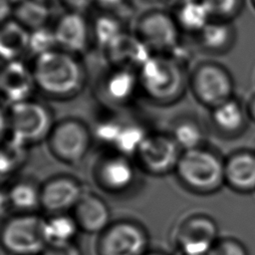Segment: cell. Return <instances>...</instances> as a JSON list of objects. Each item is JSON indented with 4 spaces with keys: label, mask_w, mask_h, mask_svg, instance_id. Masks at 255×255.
Here are the masks:
<instances>
[{
    "label": "cell",
    "mask_w": 255,
    "mask_h": 255,
    "mask_svg": "<svg viewBox=\"0 0 255 255\" xmlns=\"http://www.w3.org/2000/svg\"><path fill=\"white\" fill-rule=\"evenodd\" d=\"M30 67L36 90L52 100L76 97L87 82V71L80 57L59 48L33 58Z\"/></svg>",
    "instance_id": "cell-1"
},
{
    "label": "cell",
    "mask_w": 255,
    "mask_h": 255,
    "mask_svg": "<svg viewBox=\"0 0 255 255\" xmlns=\"http://www.w3.org/2000/svg\"><path fill=\"white\" fill-rule=\"evenodd\" d=\"M188 73L167 55L152 54L137 71L139 92L151 103L169 106L188 89Z\"/></svg>",
    "instance_id": "cell-2"
},
{
    "label": "cell",
    "mask_w": 255,
    "mask_h": 255,
    "mask_svg": "<svg viewBox=\"0 0 255 255\" xmlns=\"http://www.w3.org/2000/svg\"><path fill=\"white\" fill-rule=\"evenodd\" d=\"M174 171L185 187L197 193H212L225 184V160L204 146L182 151Z\"/></svg>",
    "instance_id": "cell-3"
},
{
    "label": "cell",
    "mask_w": 255,
    "mask_h": 255,
    "mask_svg": "<svg viewBox=\"0 0 255 255\" xmlns=\"http://www.w3.org/2000/svg\"><path fill=\"white\" fill-rule=\"evenodd\" d=\"M5 125L7 137L28 146L48 138L54 123L49 107L29 99L6 106L2 113V126Z\"/></svg>",
    "instance_id": "cell-4"
},
{
    "label": "cell",
    "mask_w": 255,
    "mask_h": 255,
    "mask_svg": "<svg viewBox=\"0 0 255 255\" xmlns=\"http://www.w3.org/2000/svg\"><path fill=\"white\" fill-rule=\"evenodd\" d=\"M45 218L35 213H18L7 218L1 230V242L11 255H41L47 246Z\"/></svg>",
    "instance_id": "cell-5"
},
{
    "label": "cell",
    "mask_w": 255,
    "mask_h": 255,
    "mask_svg": "<svg viewBox=\"0 0 255 255\" xmlns=\"http://www.w3.org/2000/svg\"><path fill=\"white\" fill-rule=\"evenodd\" d=\"M132 33L152 54H168L181 40V31L171 12L149 8L136 16Z\"/></svg>",
    "instance_id": "cell-6"
},
{
    "label": "cell",
    "mask_w": 255,
    "mask_h": 255,
    "mask_svg": "<svg viewBox=\"0 0 255 255\" xmlns=\"http://www.w3.org/2000/svg\"><path fill=\"white\" fill-rule=\"evenodd\" d=\"M187 83L194 99L210 109L231 99V78L226 70L216 63H197L189 69Z\"/></svg>",
    "instance_id": "cell-7"
},
{
    "label": "cell",
    "mask_w": 255,
    "mask_h": 255,
    "mask_svg": "<svg viewBox=\"0 0 255 255\" xmlns=\"http://www.w3.org/2000/svg\"><path fill=\"white\" fill-rule=\"evenodd\" d=\"M93 132L88 126L76 118H66L54 124L48 136L51 152L66 163L80 162L88 153Z\"/></svg>",
    "instance_id": "cell-8"
},
{
    "label": "cell",
    "mask_w": 255,
    "mask_h": 255,
    "mask_svg": "<svg viewBox=\"0 0 255 255\" xmlns=\"http://www.w3.org/2000/svg\"><path fill=\"white\" fill-rule=\"evenodd\" d=\"M148 235L142 225L131 220L111 223L99 236V255H144L147 252Z\"/></svg>",
    "instance_id": "cell-9"
},
{
    "label": "cell",
    "mask_w": 255,
    "mask_h": 255,
    "mask_svg": "<svg viewBox=\"0 0 255 255\" xmlns=\"http://www.w3.org/2000/svg\"><path fill=\"white\" fill-rule=\"evenodd\" d=\"M181 153V148L170 132H148L135 157L144 171L163 175L175 170Z\"/></svg>",
    "instance_id": "cell-10"
},
{
    "label": "cell",
    "mask_w": 255,
    "mask_h": 255,
    "mask_svg": "<svg viewBox=\"0 0 255 255\" xmlns=\"http://www.w3.org/2000/svg\"><path fill=\"white\" fill-rule=\"evenodd\" d=\"M218 226L206 214L185 217L176 228L174 239L182 255H207L220 238Z\"/></svg>",
    "instance_id": "cell-11"
},
{
    "label": "cell",
    "mask_w": 255,
    "mask_h": 255,
    "mask_svg": "<svg viewBox=\"0 0 255 255\" xmlns=\"http://www.w3.org/2000/svg\"><path fill=\"white\" fill-rule=\"evenodd\" d=\"M53 30L58 48L79 57L89 50L93 42L91 23L81 12L65 11L57 18Z\"/></svg>",
    "instance_id": "cell-12"
},
{
    "label": "cell",
    "mask_w": 255,
    "mask_h": 255,
    "mask_svg": "<svg viewBox=\"0 0 255 255\" xmlns=\"http://www.w3.org/2000/svg\"><path fill=\"white\" fill-rule=\"evenodd\" d=\"M85 191L76 178L59 175L41 186V207L50 214L68 213L76 207Z\"/></svg>",
    "instance_id": "cell-13"
},
{
    "label": "cell",
    "mask_w": 255,
    "mask_h": 255,
    "mask_svg": "<svg viewBox=\"0 0 255 255\" xmlns=\"http://www.w3.org/2000/svg\"><path fill=\"white\" fill-rule=\"evenodd\" d=\"M0 89L6 106L32 99L36 86L30 65L23 60L4 63L0 73Z\"/></svg>",
    "instance_id": "cell-14"
},
{
    "label": "cell",
    "mask_w": 255,
    "mask_h": 255,
    "mask_svg": "<svg viewBox=\"0 0 255 255\" xmlns=\"http://www.w3.org/2000/svg\"><path fill=\"white\" fill-rule=\"evenodd\" d=\"M110 67L138 71L151 57V51L133 34L124 32L104 51Z\"/></svg>",
    "instance_id": "cell-15"
},
{
    "label": "cell",
    "mask_w": 255,
    "mask_h": 255,
    "mask_svg": "<svg viewBox=\"0 0 255 255\" xmlns=\"http://www.w3.org/2000/svg\"><path fill=\"white\" fill-rule=\"evenodd\" d=\"M135 178L132 162L121 153H113L99 161L96 168V179L100 186L110 192L119 193L129 188Z\"/></svg>",
    "instance_id": "cell-16"
},
{
    "label": "cell",
    "mask_w": 255,
    "mask_h": 255,
    "mask_svg": "<svg viewBox=\"0 0 255 255\" xmlns=\"http://www.w3.org/2000/svg\"><path fill=\"white\" fill-rule=\"evenodd\" d=\"M99 87L100 95L106 102L117 106L126 105L139 92L137 71L110 67Z\"/></svg>",
    "instance_id": "cell-17"
},
{
    "label": "cell",
    "mask_w": 255,
    "mask_h": 255,
    "mask_svg": "<svg viewBox=\"0 0 255 255\" xmlns=\"http://www.w3.org/2000/svg\"><path fill=\"white\" fill-rule=\"evenodd\" d=\"M80 230L101 234L111 224V211L107 202L94 193L85 192L72 214Z\"/></svg>",
    "instance_id": "cell-18"
},
{
    "label": "cell",
    "mask_w": 255,
    "mask_h": 255,
    "mask_svg": "<svg viewBox=\"0 0 255 255\" xmlns=\"http://www.w3.org/2000/svg\"><path fill=\"white\" fill-rule=\"evenodd\" d=\"M225 184L239 192L255 190V152L240 150L225 159Z\"/></svg>",
    "instance_id": "cell-19"
},
{
    "label": "cell",
    "mask_w": 255,
    "mask_h": 255,
    "mask_svg": "<svg viewBox=\"0 0 255 255\" xmlns=\"http://www.w3.org/2000/svg\"><path fill=\"white\" fill-rule=\"evenodd\" d=\"M30 31L13 18L1 23L0 56L3 63L22 60L29 49Z\"/></svg>",
    "instance_id": "cell-20"
},
{
    "label": "cell",
    "mask_w": 255,
    "mask_h": 255,
    "mask_svg": "<svg viewBox=\"0 0 255 255\" xmlns=\"http://www.w3.org/2000/svg\"><path fill=\"white\" fill-rule=\"evenodd\" d=\"M2 201L18 213H34L41 207V186L29 179L18 180L9 185L2 193Z\"/></svg>",
    "instance_id": "cell-21"
},
{
    "label": "cell",
    "mask_w": 255,
    "mask_h": 255,
    "mask_svg": "<svg viewBox=\"0 0 255 255\" xmlns=\"http://www.w3.org/2000/svg\"><path fill=\"white\" fill-rule=\"evenodd\" d=\"M171 13L181 32L194 35L211 20L201 0H178Z\"/></svg>",
    "instance_id": "cell-22"
},
{
    "label": "cell",
    "mask_w": 255,
    "mask_h": 255,
    "mask_svg": "<svg viewBox=\"0 0 255 255\" xmlns=\"http://www.w3.org/2000/svg\"><path fill=\"white\" fill-rule=\"evenodd\" d=\"M52 17L49 4L40 0H25L14 6L12 18L30 32L48 26Z\"/></svg>",
    "instance_id": "cell-23"
},
{
    "label": "cell",
    "mask_w": 255,
    "mask_h": 255,
    "mask_svg": "<svg viewBox=\"0 0 255 255\" xmlns=\"http://www.w3.org/2000/svg\"><path fill=\"white\" fill-rule=\"evenodd\" d=\"M211 120L219 130L225 133H234L243 128L245 116L240 104L229 99L211 109Z\"/></svg>",
    "instance_id": "cell-24"
},
{
    "label": "cell",
    "mask_w": 255,
    "mask_h": 255,
    "mask_svg": "<svg viewBox=\"0 0 255 255\" xmlns=\"http://www.w3.org/2000/svg\"><path fill=\"white\" fill-rule=\"evenodd\" d=\"M93 42L103 51L125 31L120 16L104 11L91 22Z\"/></svg>",
    "instance_id": "cell-25"
},
{
    "label": "cell",
    "mask_w": 255,
    "mask_h": 255,
    "mask_svg": "<svg viewBox=\"0 0 255 255\" xmlns=\"http://www.w3.org/2000/svg\"><path fill=\"white\" fill-rule=\"evenodd\" d=\"M79 230L74 216L69 213L51 214L50 217L45 218L44 232L47 245L74 241Z\"/></svg>",
    "instance_id": "cell-26"
},
{
    "label": "cell",
    "mask_w": 255,
    "mask_h": 255,
    "mask_svg": "<svg viewBox=\"0 0 255 255\" xmlns=\"http://www.w3.org/2000/svg\"><path fill=\"white\" fill-rule=\"evenodd\" d=\"M195 36L200 48L208 52H218L227 48L231 42L232 32L226 23L210 20Z\"/></svg>",
    "instance_id": "cell-27"
},
{
    "label": "cell",
    "mask_w": 255,
    "mask_h": 255,
    "mask_svg": "<svg viewBox=\"0 0 255 255\" xmlns=\"http://www.w3.org/2000/svg\"><path fill=\"white\" fill-rule=\"evenodd\" d=\"M182 151L203 146L204 132L199 123L191 118L177 120L170 131Z\"/></svg>",
    "instance_id": "cell-28"
},
{
    "label": "cell",
    "mask_w": 255,
    "mask_h": 255,
    "mask_svg": "<svg viewBox=\"0 0 255 255\" xmlns=\"http://www.w3.org/2000/svg\"><path fill=\"white\" fill-rule=\"evenodd\" d=\"M147 133L148 132L137 124H123L113 147L118 153L126 156L135 155Z\"/></svg>",
    "instance_id": "cell-29"
},
{
    "label": "cell",
    "mask_w": 255,
    "mask_h": 255,
    "mask_svg": "<svg viewBox=\"0 0 255 255\" xmlns=\"http://www.w3.org/2000/svg\"><path fill=\"white\" fill-rule=\"evenodd\" d=\"M27 145L7 137L2 145L1 151V174L10 175L16 171L25 161Z\"/></svg>",
    "instance_id": "cell-30"
},
{
    "label": "cell",
    "mask_w": 255,
    "mask_h": 255,
    "mask_svg": "<svg viewBox=\"0 0 255 255\" xmlns=\"http://www.w3.org/2000/svg\"><path fill=\"white\" fill-rule=\"evenodd\" d=\"M58 49L53 27H42L30 32L28 53L33 58Z\"/></svg>",
    "instance_id": "cell-31"
},
{
    "label": "cell",
    "mask_w": 255,
    "mask_h": 255,
    "mask_svg": "<svg viewBox=\"0 0 255 255\" xmlns=\"http://www.w3.org/2000/svg\"><path fill=\"white\" fill-rule=\"evenodd\" d=\"M211 20L221 21L232 16L239 6V0H201Z\"/></svg>",
    "instance_id": "cell-32"
},
{
    "label": "cell",
    "mask_w": 255,
    "mask_h": 255,
    "mask_svg": "<svg viewBox=\"0 0 255 255\" xmlns=\"http://www.w3.org/2000/svg\"><path fill=\"white\" fill-rule=\"evenodd\" d=\"M207 255H249L245 245L232 237L219 238Z\"/></svg>",
    "instance_id": "cell-33"
},
{
    "label": "cell",
    "mask_w": 255,
    "mask_h": 255,
    "mask_svg": "<svg viewBox=\"0 0 255 255\" xmlns=\"http://www.w3.org/2000/svg\"><path fill=\"white\" fill-rule=\"evenodd\" d=\"M122 127L123 123L119 121L105 120L96 126L94 133L98 139L113 146Z\"/></svg>",
    "instance_id": "cell-34"
},
{
    "label": "cell",
    "mask_w": 255,
    "mask_h": 255,
    "mask_svg": "<svg viewBox=\"0 0 255 255\" xmlns=\"http://www.w3.org/2000/svg\"><path fill=\"white\" fill-rule=\"evenodd\" d=\"M41 255H83L81 248L75 241L48 244Z\"/></svg>",
    "instance_id": "cell-35"
},
{
    "label": "cell",
    "mask_w": 255,
    "mask_h": 255,
    "mask_svg": "<svg viewBox=\"0 0 255 255\" xmlns=\"http://www.w3.org/2000/svg\"><path fill=\"white\" fill-rule=\"evenodd\" d=\"M59 2L65 7L66 11H76L84 13L95 0H59Z\"/></svg>",
    "instance_id": "cell-36"
},
{
    "label": "cell",
    "mask_w": 255,
    "mask_h": 255,
    "mask_svg": "<svg viewBox=\"0 0 255 255\" xmlns=\"http://www.w3.org/2000/svg\"><path fill=\"white\" fill-rule=\"evenodd\" d=\"M128 0H95V4L99 5L104 11L117 15H119L118 11L122 10V8L128 5Z\"/></svg>",
    "instance_id": "cell-37"
},
{
    "label": "cell",
    "mask_w": 255,
    "mask_h": 255,
    "mask_svg": "<svg viewBox=\"0 0 255 255\" xmlns=\"http://www.w3.org/2000/svg\"><path fill=\"white\" fill-rule=\"evenodd\" d=\"M14 5H12L8 0H0V17L1 23L9 20L13 16Z\"/></svg>",
    "instance_id": "cell-38"
},
{
    "label": "cell",
    "mask_w": 255,
    "mask_h": 255,
    "mask_svg": "<svg viewBox=\"0 0 255 255\" xmlns=\"http://www.w3.org/2000/svg\"><path fill=\"white\" fill-rule=\"evenodd\" d=\"M250 115L253 118V120L255 121V99L253 100L251 106H250Z\"/></svg>",
    "instance_id": "cell-39"
},
{
    "label": "cell",
    "mask_w": 255,
    "mask_h": 255,
    "mask_svg": "<svg viewBox=\"0 0 255 255\" xmlns=\"http://www.w3.org/2000/svg\"><path fill=\"white\" fill-rule=\"evenodd\" d=\"M144 255H165V254H164V253H161V252H157V251H152V252H151V251H150V252L147 251Z\"/></svg>",
    "instance_id": "cell-40"
},
{
    "label": "cell",
    "mask_w": 255,
    "mask_h": 255,
    "mask_svg": "<svg viewBox=\"0 0 255 255\" xmlns=\"http://www.w3.org/2000/svg\"><path fill=\"white\" fill-rule=\"evenodd\" d=\"M12 5H17V4H19V3H21V2H23V1H25V0H8Z\"/></svg>",
    "instance_id": "cell-41"
},
{
    "label": "cell",
    "mask_w": 255,
    "mask_h": 255,
    "mask_svg": "<svg viewBox=\"0 0 255 255\" xmlns=\"http://www.w3.org/2000/svg\"><path fill=\"white\" fill-rule=\"evenodd\" d=\"M40 1H42V2H45V3H47V4H51L52 2H59V0H40Z\"/></svg>",
    "instance_id": "cell-42"
},
{
    "label": "cell",
    "mask_w": 255,
    "mask_h": 255,
    "mask_svg": "<svg viewBox=\"0 0 255 255\" xmlns=\"http://www.w3.org/2000/svg\"><path fill=\"white\" fill-rule=\"evenodd\" d=\"M254 1H255V0H254Z\"/></svg>",
    "instance_id": "cell-43"
}]
</instances>
